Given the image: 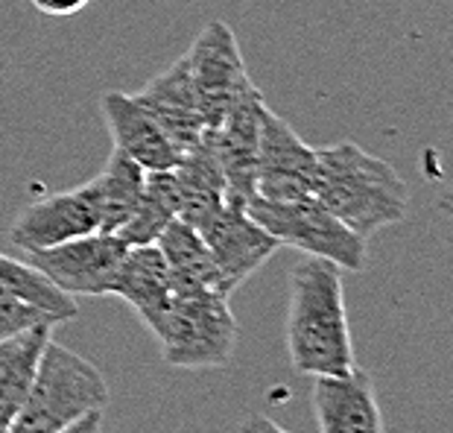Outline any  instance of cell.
Returning a JSON list of instances; mask_svg holds the SVG:
<instances>
[{
  "instance_id": "cell-1",
  "label": "cell",
  "mask_w": 453,
  "mask_h": 433,
  "mask_svg": "<svg viewBox=\"0 0 453 433\" xmlns=\"http://www.w3.org/2000/svg\"><path fill=\"white\" fill-rule=\"evenodd\" d=\"M287 352L296 372L325 378L354 369V345L345 313L342 269L304 255L290 273Z\"/></svg>"
},
{
  "instance_id": "cell-25",
  "label": "cell",
  "mask_w": 453,
  "mask_h": 433,
  "mask_svg": "<svg viewBox=\"0 0 453 433\" xmlns=\"http://www.w3.org/2000/svg\"><path fill=\"white\" fill-rule=\"evenodd\" d=\"M62 433H103V413L97 410V413H88L85 419H80L76 425H71L67 430H62Z\"/></svg>"
},
{
  "instance_id": "cell-22",
  "label": "cell",
  "mask_w": 453,
  "mask_h": 433,
  "mask_svg": "<svg viewBox=\"0 0 453 433\" xmlns=\"http://www.w3.org/2000/svg\"><path fill=\"white\" fill-rule=\"evenodd\" d=\"M35 325H59V320H56L53 313L42 311V307H33L27 302L0 296V340L24 334V331L35 329Z\"/></svg>"
},
{
  "instance_id": "cell-16",
  "label": "cell",
  "mask_w": 453,
  "mask_h": 433,
  "mask_svg": "<svg viewBox=\"0 0 453 433\" xmlns=\"http://www.w3.org/2000/svg\"><path fill=\"white\" fill-rule=\"evenodd\" d=\"M156 246L161 249L164 261L170 267L173 296L217 293L231 299L234 287L228 284V278L223 269H219L217 258L211 255L208 244L199 237L194 226L181 223V220H173L156 240Z\"/></svg>"
},
{
  "instance_id": "cell-7",
  "label": "cell",
  "mask_w": 453,
  "mask_h": 433,
  "mask_svg": "<svg viewBox=\"0 0 453 433\" xmlns=\"http://www.w3.org/2000/svg\"><path fill=\"white\" fill-rule=\"evenodd\" d=\"M127 249L129 246L118 235L94 232L65 240L59 246L27 252V261L73 299L76 296H111Z\"/></svg>"
},
{
  "instance_id": "cell-6",
  "label": "cell",
  "mask_w": 453,
  "mask_h": 433,
  "mask_svg": "<svg viewBox=\"0 0 453 433\" xmlns=\"http://www.w3.org/2000/svg\"><path fill=\"white\" fill-rule=\"evenodd\" d=\"M190 82H194L205 132L214 129L226 118L228 109L240 103L257 85L249 80L243 53H240L237 35L226 21H211L205 30L196 35L185 53Z\"/></svg>"
},
{
  "instance_id": "cell-17",
  "label": "cell",
  "mask_w": 453,
  "mask_h": 433,
  "mask_svg": "<svg viewBox=\"0 0 453 433\" xmlns=\"http://www.w3.org/2000/svg\"><path fill=\"white\" fill-rule=\"evenodd\" d=\"M173 176H176V188H179L181 223L199 228L228 202L223 167H219L214 150H211L208 135H202L194 147L181 152L179 165L173 167Z\"/></svg>"
},
{
  "instance_id": "cell-15",
  "label": "cell",
  "mask_w": 453,
  "mask_h": 433,
  "mask_svg": "<svg viewBox=\"0 0 453 433\" xmlns=\"http://www.w3.org/2000/svg\"><path fill=\"white\" fill-rule=\"evenodd\" d=\"M111 296L127 302L134 311V316L147 325L150 334L158 331L164 313H167V307L173 302V282H170V267L156 244L127 249L120 273L114 278Z\"/></svg>"
},
{
  "instance_id": "cell-4",
  "label": "cell",
  "mask_w": 453,
  "mask_h": 433,
  "mask_svg": "<svg viewBox=\"0 0 453 433\" xmlns=\"http://www.w3.org/2000/svg\"><path fill=\"white\" fill-rule=\"evenodd\" d=\"M246 211L281 246H293L304 255L325 258L345 273H363L365 240L354 235L342 220H336L313 194L296 199L252 197L246 202Z\"/></svg>"
},
{
  "instance_id": "cell-5",
  "label": "cell",
  "mask_w": 453,
  "mask_h": 433,
  "mask_svg": "<svg viewBox=\"0 0 453 433\" xmlns=\"http://www.w3.org/2000/svg\"><path fill=\"white\" fill-rule=\"evenodd\" d=\"M161 354L176 369H219L237 345V322L228 296L188 293L173 296L158 331L152 334Z\"/></svg>"
},
{
  "instance_id": "cell-19",
  "label": "cell",
  "mask_w": 453,
  "mask_h": 433,
  "mask_svg": "<svg viewBox=\"0 0 453 433\" xmlns=\"http://www.w3.org/2000/svg\"><path fill=\"white\" fill-rule=\"evenodd\" d=\"M173 220H179V188L173 170H147L138 205L132 217L123 223L118 237L127 246H147L156 244L161 232Z\"/></svg>"
},
{
  "instance_id": "cell-20",
  "label": "cell",
  "mask_w": 453,
  "mask_h": 433,
  "mask_svg": "<svg viewBox=\"0 0 453 433\" xmlns=\"http://www.w3.org/2000/svg\"><path fill=\"white\" fill-rule=\"evenodd\" d=\"M143 179H147V170L138 161L123 156L120 150H111L100 176H94L100 194V232L105 235L120 232L123 223L132 217L134 205H138Z\"/></svg>"
},
{
  "instance_id": "cell-14",
  "label": "cell",
  "mask_w": 453,
  "mask_h": 433,
  "mask_svg": "<svg viewBox=\"0 0 453 433\" xmlns=\"http://www.w3.org/2000/svg\"><path fill=\"white\" fill-rule=\"evenodd\" d=\"M134 100L150 112V118L164 129V135L173 141V147L179 152H188L205 135V120H202L185 56L179 62H173L167 71L152 76L134 94Z\"/></svg>"
},
{
  "instance_id": "cell-8",
  "label": "cell",
  "mask_w": 453,
  "mask_h": 433,
  "mask_svg": "<svg viewBox=\"0 0 453 433\" xmlns=\"http://www.w3.org/2000/svg\"><path fill=\"white\" fill-rule=\"evenodd\" d=\"M316 150L298 135L290 120L264 103L257 135V173L255 197L264 199H296L313 194Z\"/></svg>"
},
{
  "instance_id": "cell-2",
  "label": "cell",
  "mask_w": 453,
  "mask_h": 433,
  "mask_svg": "<svg viewBox=\"0 0 453 433\" xmlns=\"http://www.w3.org/2000/svg\"><path fill=\"white\" fill-rule=\"evenodd\" d=\"M313 197L363 240L410 214L407 182L354 141L316 150Z\"/></svg>"
},
{
  "instance_id": "cell-18",
  "label": "cell",
  "mask_w": 453,
  "mask_h": 433,
  "mask_svg": "<svg viewBox=\"0 0 453 433\" xmlns=\"http://www.w3.org/2000/svg\"><path fill=\"white\" fill-rule=\"evenodd\" d=\"M56 325H35V329L0 340V430L15 419L24 404L30 383L35 378L38 360Z\"/></svg>"
},
{
  "instance_id": "cell-12",
  "label": "cell",
  "mask_w": 453,
  "mask_h": 433,
  "mask_svg": "<svg viewBox=\"0 0 453 433\" xmlns=\"http://www.w3.org/2000/svg\"><path fill=\"white\" fill-rule=\"evenodd\" d=\"M311 398L322 433H387L374 381L360 367L316 378Z\"/></svg>"
},
{
  "instance_id": "cell-10",
  "label": "cell",
  "mask_w": 453,
  "mask_h": 433,
  "mask_svg": "<svg viewBox=\"0 0 453 433\" xmlns=\"http://www.w3.org/2000/svg\"><path fill=\"white\" fill-rule=\"evenodd\" d=\"M196 232L208 244L211 255L217 258L219 269L226 273L228 284L234 290L243 282H249L281 249V244L264 226H257L249 217V211L237 205V202H226Z\"/></svg>"
},
{
  "instance_id": "cell-3",
  "label": "cell",
  "mask_w": 453,
  "mask_h": 433,
  "mask_svg": "<svg viewBox=\"0 0 453 433\" xmlns=\"http://www.w3.org/2000/svg\"><path fill=\"white\" fill-rule=\"evenodd\" d=\"M109 383L88 358L47 340L35 378L15 419L0 433H62L88 413H105Z\"/></svg>"
},
{
  "instance_id": "cell-24",
  "label": "cell",
  "mask_w": 453,
  "mask_h": 433,
  "mask_svg": "<svg viewBox=\"0 0 453 433\" xmlns=\"http://www.w3.org/2000/svg\"><path fill=\"white\" fill-rule=\"evenodd\" d=\"M237 433H290V430H284L278 421H273L269 416H260V413H255V416H246L243 421H240Z\"/></svg>"
},
{
  "instance_id": "cell-21",
  "label": "cell",
  "mask_w": 453,
  "mask_h": 433,
  "mask_svg": "<svg viewBox=\"0 0 453 433\" xmlns=\"http://www.w3.org/2000/svg\"><path fill=\"white\" fill-rule=\"evenodd\" d=\"M0 296L42 307V311L53 313L59 322H71L80 316L73 296L62 293L53 282H47L30 261L24 264L9 255H0Z\"/></svg>"
},
{
  "instance_id": "cell-9",
  "label": "cell",
  "mask_w": 453,
  "mask_h": 433,
  "mask_svg": "<svg viewBox=\"0 0 453 433\" xmlns=\"http://www.w3.org/2000/svg\"><path fill=\"white\" fill-rule=\"evenodd\" d=\"M94 232H100V194L91 179L27 205L9 228V240L24 252H35Z\"/></svg>"
},
{
  "instance_id": "cell-13",
  "label": "cell",
  "mask_w": 453,
  "mask_h": 433,
  "mask_svg": "<svg viewBox=\"0 0 453 433\" xmlns=\"http://www.w3.org/2000/svg\"><path fill=\"white\" fill-rule=\"evenodd\" d=\"M100 112L114 141V150L138 161L143 170H173L179 165L181 152L150 118V112L134 100V94L105 91L100 97Z\"/></svg>"
},
{
  "instance_id": "cell-11",
  "label": "cell",
  "mask_w": 453,
  "mask_h": 433,
  "mask_svg": "<svg viewBox=\"0 0 453 433\" xmlns=\"http://www.w3.org/2000/svg\"><path fill=\"white\" fill-rule=\"evenodd\" d=\"M260 109H264V94L255 89L240 103L231 105L228 114L214 129L205 132L211 150H214L219 167H223L228 202H237L243 208L255 197Z\"/></svg>"
},
{
  "instance_id": "cell-23",
  "label": "cell",
  "mask_w": 453,
  "mask_h": 433,
  "mask_svg": "<svg viewBox=\"0 0 453 433\" xmlns=\"http://www.w3.org/2000/svg\"><path fill=\"white\" fill-rule=\"evenodd\" d=\"M30 4L44 15H53V18H71L76 12H82L91 0H30Z\"/></svg>"
}]
</instances>
